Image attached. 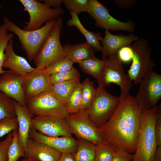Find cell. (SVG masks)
<instances>
[{"instance_id":"1","label":"cell","mask_w":161,"mask_h":161,"mask_svg":"<svg viewBox=\"0 0 161 161\" xmlns=\"http://www.w3.org/2000/svg\"><path fill=\"white\" fill-rule=\"evenodd\" d=\"M142 110L135 97L129 94L120 100L107 122L98 128L104 141L115 151L135 153Z\"/></svg>"},{"instance_id":"2","label":"cell","mask_w":161,"mask_h":161,"mask_svg":"<svg viewBox=\"0 0 161 161\" xmlns=\"http://www.w3.org/2000/svg\"><path fill=\"white\" fill-rule=\"evenodd\" d=\"M159 106L142 109L136 151L132 161H154L157 147L155 128Z\"/></svg>"},{"instance_id":"3","label":"cell","mask_w":161,"mask_h":161,"mask_svg":"<svg viewBox=\"0 0 161 161\" xmlns=\"http://www.w3.org/2000/svg\"><path fill=\"white\" fill-rule=\"evenodd\" d=\"M57 19L50 20L38 29L27 31L21 29L7 18L4 16V24L8 30L18 38L21 48L25 51L28 61L33 60L45 40L55 25Z\"/></svg>"},{"instance_id":"4","label":"cell","mask_w":161,"mask_h":161,"mask_svg":"<svg viewBox=\"0 0 161 161\" xmlns=\"http://www.w3.org/2000/svg\"><path fill=\"white\" fill-rule=\"evenodd\" d=\"M102 60L104 62V65L97 80L98 86L105 87L109 86L112 83L116 84L120 88V99L126 97L129 95L133 83L125 72L123 63L116 54Z\"/></svg>"},{"instance_id":"5","label":"cell","mask_w":161,"mask_h":161,"mask_svg":"<svg viewBox=\"0 0 161 161\" xmlns=\"http://www.w3.org/2000/svg\"><path fill=\"white\" fill-rule=\"evenodd\" d=\"M63 27V19L60 17L45 40L33 61L36 68H45L50 64L66 57L60 38Z\"/></svg>"},{"instance_id":"6","label":"cell","mask_w":161,"mask_h":161,"mask_svg":"<svg viewBox=\"0 0 161 161\" xmlns=\"http://www.w3.org/2000/svg\"><path fill=\"white\" fill-rule=\"evenodd\" d=\"M26 106L35 116H52L66 120L69 115L66 105L48 91L27 100Z\"/></svg>"},{"instance_id":"7","label":"cell","mask_w":161,"mask_h":161,"mask_svg":"<svg viewBox=\"0 0 161 161\" xmlns=\"http://www.w3.org/2000/svg\"><path fill=\"white\" fill-rule=\"evenodd\" d=\"M120 97L114 96L98 86L91 106L87 110L90 119L98 128L109 119L120 101Z\"/></svg>"},{"instance_id":"8","label":"cell","mask_w":161,"mask_h":161,"mask_svg":"<svg viewBox=\"0 0 161 161\" xmlns=\"http://www.w3.org/2000/svg\"><path fill=\"white\" fill-rule=\"evenodd\" d=\"M148 44L146 39L139 38L131 45L133 55L131 65L128 70V75L136 85L139 84L146 73L155 66L150 57L151 49Z\"/></svg>"},{"instance_id":"9","label":"cell","mask_w":161,"mask_h":161,"mask_svg":"<svg viewBox=\"0 0 161 161\" xmlns=\"http://www.w3.org/2000/svg\"><path fill=\"white\" fill-rule=\"evenodd\" d=\"M65 120L72 133L78 139L88 141L95 145L106 142L98 128L90 118L87 110L80 109L69 114Z\"/></svg>"},{"instance_id":"10","label":"cell","mask_w":161,"mask_h":161,"mask_svg":"<svg viewBox=\"0 0 161 161\" xmlns=\"http://www.w3.org/2000/svg\"><path fill=\"white\" fill-rule=\"evenodd\" d=\"M139 84V91L135 97L139 105L142 109L157 106L161 98V75L150 69L142 77Z\"/></svg>"},{"instance_id":"11","label":"cell","mask_w":161,"mask_h":161,"mask_svg":"<svg viewBox=\"0 0 161 161\" xmlns=\"http://www.w3.org/2000/svg\"><path fill=\"white\" fill-rule=\"evenodd\" d=\"M95 21L96 26L107 30L134 31L135 24L129 20L126 22L118 20L112 16L107 8L97 0H90L88 9L86 12Z\"/></svg>"},{"instance_id":"12","label":"cell","mask_w":161,"mask_h":161,"mask_svg":"<svg viewBox=\"0 0 161 161\" xmlns=\"http://www.w3.org/2000/svg\"><path fill=\"white\" fill-rule=\"evenodd\" d=\"M28 12L29 20L23 29L27 31L38 29L43 24L54 19H57L64 13L61 7L52 8L48 7L43 3L36 0H19Z\"/></svg>"},{"instance_id":"13","label":"cell","mask_w":161,"mask_h":161,"mask_svg":"<svg viewBox=\"0 0 161 161\" xmlns=\"http://www.w3.org/2000/svg\"><path fill=\"white\" fill-rule=\"evenodd\" d=\"M32 127L39 133L50 137H72L65 120L52 116H34Z\"/></svg>"},{"instance_id":"14","label":"cell","mask_w":161,"mask_h":161,"mask_svg":"<svg viewBox=\"0 0 161 161\" xmlns=\"http://www.w3.org/2000/svg\"><path fill=\"white\" fill-rule=\"evenodd\" d=\"M50 76L45 68H36L23 76L22 87L26 100L49 90L52 86Z\"/></svg>"},{"instance_id":"15","label":"cell","mask_w":161,"mask_h":161,"mask_svg":"<svg viewBox=\"0 0 161 161\" xmlns=\"http://www.w3.org/2000/svg\"><path fill=\"white\" fill-rule=\"evenodd\" d=\"M23 76L10 70L0 76V91L21 105L26 106L22 87Z\"/></svg>"},{"instance_id":"16","label":"cell","mask_w":161,"mask_h":161,"mask_svg":"<svg viewBox=\"0 0 161 161\" xmlns=\"http://www.w3.org/2000/svg\"><path fill=\"white\" fill-rule=\"evenodd\" d=\"M29 137L36 142L51 147L61 154L70 152L73 154L76 151L78 145V140L72 137H48L41 134L32 128L30 129Z\"/></svg>"},{"instance_id":"17","label":"cell","mask_w":161,"mask_h":161,"mask_svg":"<svg viewBox=\"0 0 161 161\" xmlns=\"http://www.w3.org/2000/svg\"><path fill=\"white\" fill-rule=\"evenodd\" d=\"M105 32L104 37L100 41L102 45V60H103L116 54L122 47L131 46L133 42L139 38L133 33L127 35L121 34L113 35L106 30H105Z\"/></svg>"},{"instance_id":"18","label":"cell","mask_w":161,"mask_h":161,"mask_svg":"<svg viewBox=\"0 0 161 161\" xmlns=\"http://www.w3.org/2000/svg\"><path fill=\"white\" fill-rule=\"evenodd\" d=\"M13 39L7 44L4 51L2 68H6L22 76L34 70L24 57L16 55L13 49Z\"/></svg>"},{"instance_id":"19","label":"cell","mask_w":161,"mask_h":161,"mask_svg":"<svg viewBox=\"0 0 161 161\" xmlns=\"http://www.w3.org/2000/svg\"><path fill=\"white\" fill-rule=\"evenodd\" d=\"M61 153L44 144L29 137L27 141L26 158L35 161H58Z\"/></svg>"},{"instance_id":"20","label":"cell","mask_w":161,"mask_h":161,"mask_svg":"<svg viewBox=\"0 0 161 161\" xmlns=\"http://www.w3.org/2000/svg\"><path fill=\"white\" fill-rule=\"evenodd\" d=\"M18 127V137L19 142L24 149L26 154L27 141L29 137V133L32 127V120L34 115L26 106H23L13 100Z\"/></svg>"},{"instance_id":"21","label":"cell","mask_w":161,"mask_h":161,"mask_svg":"<svg viewBox=\"0 0 161 161\" xmlns=\"http://www.w3.org/2000/svg\"><path fill=\"white\" fill-rule=\"evenodd\" d=\"M65 57L78 64L94 55L95 49L86 42L75 45L66 44L63 46Z\"/></svg>"},{"instance_id":"22","label":"cell","mask_w":161,"mask_h":161,"mask_svg":"<svg viewBox=\"0 0 161 161\" xmlns=\"http://www.w3.org/2000/svg\"><path fill=\"white\" fill-rule=\"evenodd\" d=\"M69 12L71 18L68 20L67 25L69 27H76L85 37L87 43L95 50L102 52V47L100 42L102 38L101 33L94 32L86 30L80 22L78 14L71 11Z\"/></svg>"},{"instance_id":"23","label":"cell","mask_w":161,"mask_h":161,"mask_svg":"<svg viewBox=\"0 0 161 161\" xmlns=\"http://www.w3.org/2000/svg\"><path fill=\"white\" fill-rule=\"evenodd\" d=\"M80 78L57 83L52 85L48 91L51 92L62 103L67 102Z\"/></svg>"},{"instance_id":"24","label":"cell","mask_w":161,"mask_h":161,"mask_svg":"<svg viewBox=\"0 0 161 161\" xmlns=\"http://www.w3.org/2000/svg\"><path fill=\"white\" fill-rule=\"evenodd\" d=\"M78 64L83 72L92 76L97 80L103 70L104 62L94 55L81 61Z\"/></svg>"},{"instance_id":"25","label":"cell","mask_w":161,"mask_h":161,"mask_svg":"<svg viewBox=\"0 0 161 161\" xmlns=\"http://www.w3.org/2000/svg\"><path fill=\"white\" fill-rule=\"evenodd\" d=\"M95 145L86 140L78 139L76 151L73 154L75 161H95Z\"/></svg>"},{"instance_id":"26","label":"cell","mask_w":161,"mask_h":161,"mask_svg":"<svg viewBox=\"0 0 161 161\" xmlns=\"http://www.w3.org/2000/svg\"><path fill=\"white\" fill-rule=\"evenodd\" d=\"M94 83L89 78L81 83L82 100L80 110H87L90 107L96 92Z\"/></svg>"},{"instance_id":"27","label":"cell","mask_w":161,"mask_h":161,"mask_svg":"<svg viewBox=\"0 0 161 161\" xmlns=\"http://www.w3.org/2000/svg\"><path fill=\"white\" fill-rule=\"evenodd\" d=\"M11 132L13 139L8 149L7 161H17L21 157L26 158L25 151L18 139V130H13Z\"/></svg>"},{"instance_id":"28","label":"cell","mask_w":161,"mask_h":161,"mask_svg":"<svg viewBox=\"0 0 161 161\" xmlns=\"http://www.w3.org/2000/svg\"><path fill=\"white\" fill-rule=\"evenodd\" d=\"M15 117L13 99L0 91V120L5 118Z\"/></svg>"},{"instance_id":"29","label":"cell","mask_w":161,"mask_h":161,"mask_svg":"<svg viewBox=\"0 0 161 161\" xmlns=\"http://www.w3.org/2000/svg\"><path fill=\"white\" fill-rule=\"evenodd\" d=\"M81 100V84L80 81L76 85L74 91L66 104L69 114L75 113L80 110Z\"/></svg>"},{"instance_id":"30","label":"cell","mask_w":161,"mask_h":161,"mask_svg":"<svg viewBox=\"0 0 161 161\" xmlns=\"http://www.w3.org/2000/svg\"><path fill=\"white\" fill-rule=\"evenodd\" d=\"M95 161H111L115 151L106 142L95 145Z\"/></svg>"},{"instance_id":"31","label":"cell","mask_w":161,"mask_h":161,"mask_svg":"<svg viewBox=\"0 0 161 161\" xmlns=\"http://www.w3.org/2000/svg\"><path fill=\"white\" fill-rule=\"evenodd\" d=\"M73 64L71 61L65 57L50 64L45 69L50 75L54 74L71 69L74 67Z\"/></svg>"},{"instance_id":"32","label":"cell","mask_w":161,"mask_h":161,"mask_svg":"<svg viewBox=\"0 0 161 161\" xmlns=\"http://www.w3.org/2000/svg\"><path fill=\"white\" fill-rule=\"evenodd\" d=\"M14 36L12 33L8 32V30L4 24L0 26V75L6 71L3 69L2 67L4 51L7 44L13 39Z\"/></svg>"},{"instance_id":"33","label":"cell","mask_w":161,"mask_h":161,"mask_svg":"<svg viewBox=\"0 0 161 161\" xmlns=\"http://www.w3.org/2000/svg\"><path fill=\"white\" fill-rule=\"evenodd\" d=\"M77 78H80V75L77 69L74 67L70 70L54 74L50 76L52 85Z\"/></svg>"},{"instance_id":"34","label":"cell","mask_w":161,"mask_h":161,"mask_svg":"<svg viewBox=\"0 0 161 161\" xmlns=\"http://www.w3.org/2000/svg\"><path fill=\"white\" fill-rule=\"evenodd\" d=\"M63 3L69 11L77 14L86 12L90 4V0H64Z\"/></svg>"},{"instance_id":"35","label":"cell","mask_w":161,"mask_h":161,"mask_svg":"<svg viewBox=\"0 0 161 161\" xmlns=\"http://www.w3.org/2000/svg\"><path fill=\"white\" fill-rule=\"evenodd\" d=\"M18 122L17 117H7L0 120V137L12 131L18 130Z\"/></svg>"},{"instance_id":"36","label":"cell","mask_w":161,"mask_h":161,"mask_svg":"<svg viewBox=\"0 0 161 161\" xmlns=\"http://www.w3.org/2000/svg\"><path fill=\"white\" fill-rule=\"evenodd\" d=\"M13 139L12 132H10L5 140L0 141V161H7L8 151Z\"/></svg>"},{"instance_id":"37","label":"cell","mask_w":161,"mask_h":161,"mask_svg":"<svg viewBox=\"0 0 161 161\" xmlns=\"http://www.w3.org/2000/svg\"><path fill=\"white\" fill-rule=\"evenodd\" d=\"M116 54L123 63H129L132 61L133 51L131 46H125L120 49Z\"/></svg>"},{"instance_id":"38","label":"cell","mask_w":161,"mask_h":161,"mask_svg":"<svg viewBox=\"0 0 161 161\" xmlns=\"http://www.w3.org/2000/svg\"><path fill=\"white\" fill-rule=\"evenodd\" d=\"M115 153L111 161H132L133 154L121 148L115 150Z\"/></svg>"},{"instance_id":"39","label":"cell","mask_w":161,"mask_h":161,"mask_svg":"<svg viewBox=\"0 0 161 161\" xmlns=\"http://www.w3.org/2000/svg\"><path fill=\"white\" fill-rule=\"evenodd\" d=\"M155 134L157 146L161 145V104L159 106L158 113L156 121L155 128Z\"/></svg>"},{"instance_id":"40","label":"cell","mask_w":161,"mask_h":161,"mask_svg":"<svg viewBox=\"0 0 161 161\" xmlns=\"http://www.w3.org/2000/svg\"><path fill=\"white\" fill-rule=\"evenodd\" d=\"M115 4L120 7L128 8L132 7L136 2V0H114Z\"/></svg>"},{"instance_id":"41","label":"cell","mask_w":161,"mask_h":161,"mask_svg":"<svg viewBox=\"0 0 161 161\" xmlns=\"http://www.w3.org/2000/svg\"><path fill=\"white\" fill-rule=\"evenodd\" d=\"M44 4L48 7H52V8H57L61 7L63 3L61 0H44Z\"/></svg>"},{"instance_id":"42","label":"cell","mask_w":161,"mask_h":161,"mask_svg":"<svg viewBox=\"0 0 161 161\" xmlns=\"http://www.w3.org/2000/svg\"><path fill=\"white\" fill-rule=\"evenodd\" d=\"M58 161H75L73 154L70 152H65L61 154Z\"/></svg>"},{"instance_id":"43","label":"cell","mask_w":161,"mask_h":161,"mask_svg":"<svg viewBox=\"0 0 161 161\" xmlns=\"http://www.w3.org/2000/svg\"><path fill=\"white\" fill-rule=\"evenodd\" d=\"M154 161H161V145L157 147L154 157Z\"/></svg>"},{"instance_id":"44","label":"cell","mask_w":161,"mask_h":161,"mask_svg":"<svg viewBox=\"0 0 161 161\" xmlns=\"http://www.w3.org/2000/svg\"><path fill=\"white\" fill-rule=\"evenodd\" d=\"M20 161H35L31 159L25 158L23 159L22 160H21Z\"/></svg>"},{"instance_id":"45","label":"cell","mask_w":161,"mask_h":161,"mask_svg":"<svg viewBox=\"0 0 161 161\" xmlns=\"http://www.w3.org/2000/svg\"></svg>"}]
</instances>
